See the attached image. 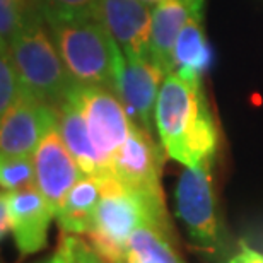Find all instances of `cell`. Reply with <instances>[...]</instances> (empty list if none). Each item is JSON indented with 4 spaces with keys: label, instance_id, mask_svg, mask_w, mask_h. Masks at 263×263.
Segmentation results:
<instances>
[{
    "label": "cell",
    "instance_id": "obj_1",
    "mask_svg": "<svg viewBox=\"0 0 263 263\" xmlns=\"http://www.w3.org/2000/svg\"><path fill=\"white\" fill-rule=\"evenodd\" d=\"M154 120L167 156L186 167L212 164L219 132L200 73H167L157 92Z\"/></svg>",
    "mask_w": 263,
    "mask_h": 263
},
{
    "label": "cell",
    "instance_id": "obj_2",
    "mask_svg": "<svg viewBox=\"0 0 263 263\" xmlns=\"http://www.w3.org/2000/svg\"><path fill=\"white\" fill-rule=\"evenodd\" d=\"M9 51L23 89L51 108H59L76 84L60 59L45 19L31 2L19 31L10 40Z\"/></svg>",
    "mask_w": 263,
    "mask_h": 263
},
{
    "label": "cell",
    "instance_id": "obj_3",
    "mask_svg": "<svg viewBox=\"0 0 263 263\" xmlns=\"http://www.w3.org/2000/svg\"><path fill=\"white\" fill-rule=\"evenodd\" d=\"M68 76L77 86H103L115 92L122 51L99 17L46 23Z\"/></svg>",
    "mask_w": 263,
    "mask_h": 263
},
{
    "label": "cell",
    "instance_id": "obj_4",
    "mask_svg": "<svg viewBox=\"0 0 263 263\" xmlns=\"http://www.w3.org/2000/svg\"><path fill=\"white\" fill-rule=\"evenodd\" d=\"M99 186L101 197L89 231L84 236L103 263L125 261L130 234L145 220H154L170 231L144 198L128 190L113 175L99 178Z\"/></svg>",
    "mask_w": 263,
    "mask_h": 263
},
{
    "label": "cell",
    "instance_id": "obj_5",
    "mask_svg": "<svg viewBox=\"0 0 263 263\" xmlns=\"http://www.w3.org/2000/svg\"><path fill=\"white\" fill-rule=\"evenodd\" d=\"M162 151L152 134L132 123L128 137L120 145L111 162V175L149 203L152 212L170 228L164 195L161 188Z\"/></svg>",
    "mask_w": 263,
    "mask_h": 263
},
{
    "label": "cell",
    "instance_id": "obj_6",
    "mask_svg": "<svg viewBox=\"0 0 263 263\" xmlns=\"http://www.w3.org/2000/svg\"><path fill=\"white\" fill-rule=\"evenodd\" d=\"M68 98L77 104L96 149L101 178L111 175L113 157L128 137L132 120L111 89L103 86H73Z\"/></svg>",
    "mask_w": 263,
    "mask_h": 263
},
{
    "label": "cell",
    "instance_id": "obj_7",
    "mask_svg": "<svg viewBox=\"0 0 263 263\" xmlns=\"http://www.w3.org/2000/svg\"><path fill=\"white\" fill-rule=\"evenodd\" d=\"M210 166H192L181 173L176 186V207L190 238L212 251L219 245V222Z\"/></svg>",
    "mask_w": 263,
    "mask_h": 263
},
{
    "label": "cell",
    "instance_id": "obj_8",
    "mask_svg": "<svg viewBox=\"0 0 263 263\" xmlns=\"http://www.w3.org/2000/svg\"><path fill=\"white\" fill-rule=\"evenodd\" d=\"M57 125V109L21 89L17 99L0 118V154L33 156L41 139Z\"/></svg>",
    "mask_w": 263,
    "mask_h": 263
},
{
    "label": "cell",
    "instance_id": "obj_9",
    "mask_svg": "<svg viewBox=\"0 0 263 263\" xmlns=\"http://www.w3.org/2000/svg\"><path fill=\"white\" fill-rule=\"evenodd\" d=\"M33 164L34 186L46 198L57 217L67 193L84 175L62 140L57 125L46 132L33 152Z\"/></svg>",
    "mask_w": 263,
    "mask_h": 263
},
{
    "label": "cell",
    "instance_id": "obj_10",
    "mask_svg": "<svg viewBox=\"0 0 263 263\" xmlns=\"http://www.w3.org/2000/svg\"><path fill=\"white\" fill-rule=\"evenodd\" d=\"M167 73L152 59L127 60L122 55L117 70L115 94L122 101L132 123L152 134L157 92Z\"/></svg>",
    "mask_w": 263,
    "mask_h": 263
},
{
    "label": "cell",
    "instance_id": "obj_11",
    "mask_svg": "<svg viewBox=\"0 0 263 263\" xmlns=\"http://www.w3.org/2000/svg\"><path fill=\"white\" fill-rule=\"evenodd\" d=\"M98 17L125 59H151V5L142 0H99Z\"/></svg>",
    "mask_w": 263,
    "mask_h": 263
},
{
    "label": "cell",
    "instance_id": "obj_12",
    "mask_svg": "<svg viewBox=\"0 0 263 263\" xmlns=\"http://www.w3.org/2000/svg\"><path fill=\"white\" fill-rule=\"evenodd\" d=\"M7 214L10 231L21 255H34L45 248L48 228L55 214L38 188L31 185L7 192Z\"/></svg>",
    "mask_w": 263,
    "mask_h": 263
},
{
    "label": "cell",
    "instance_id": "obj_13",
    "mask_svg": "<svg viewBox=\"0 0 263 263\" xmlns=\"http://www.w3.org/2000/svg\"><path fill=\"white\" fill-rule=\"evenodd\" d=\"M205 0H161L152 10L151 59L166 73L173 72V46L190 19H203Z\"/></svg>",
    "mask_w": 263,
    "mask_h": 263
},
{
    "label": "cell",
    "instance_id": "obj_14",
    "mask_svg": "<svg viewBox=\"0 0 263 263\" xmlns=\"http://www.w3.org/2000/svg\"><path fill=\"white\" fill-rule=\"evenodd\" d=\"M57 128L84 175L101 178V166H99L96 149L89 137L84 117L79 111L77 104L68 96L57 108Z\"/></svg>",
    "mask_w": 263,
    "mask_h": 263
},
{
    "label": "cell",
    "instance_id": "obj_15",
    "mask_svg": "<svg viewBox=\"0 0 263 263\" xmlns=\"http://www.w3.org/2000/svg\"><path fill=\"white\" fill-rule=\"evenodd\" d=\"M99 197H101L99 178L82 175L67 193L64 205L57 214L60 229L67 234H86L92 222Z\"/></svg>",
    "mask_w": 263,
    "mask_h": 263
},
{
    "label": "cell",
    "instance_id": "obj_16",
    "mask_svg": "<svg viewBox=\"0 0 263 263\" xmlns=\"http://www.w3.org/2000/svg\"><path fill=\"white\" fill-rule=\"evenodd\" d=\"M125 263H183L173 248L167 229L154 220H145L130 234Z\"/></svg>",
    "mask_w": 263,
    "mask_h": 263
},
{
    "label": "cell",
    "instance_id": "obj_17",
    "mask_svg": "<svg viewBox=\"0 0 263 263\" xmlns=\"http://www.w3.org/2000/svg\"><path fill=\"white\" fill-rule=\"evenodd\" d=\"M173 72H195L202 73L210 65L209 43L205 40L202 19H190L176 36L173 46Z\"/></svg>",
    "mask_w": 263,
    "mask_h": 263
},
{
    "label": "cell",
    "instance_id": "obj_18",
    "mask_svg": "<svg viewBox=\"0 0 263 263\" xmlns=\"http://www.w3.org/2000/svg\"><path fill=\"white\" fill-rule=\"evenodd\" d=\"M45 23L98 17L99 0H29Z\"/></svg>",
    "mask_w": 263,
    "mask_h": 263
},
{
    "label": "cell",
    "instance_id": "obj_19",
    "mask_svg": "<svg viewBox=\"0 0 263 263\" xmlns=\"http://www.w3.org/2000/svg\"><path fill=\"white\" fill-rule=\"evenodd\" d=\"M34 185L33 156L0 154V188L14 192Z\"/></svg>",
    "mask_w": 263,
    "mask_h": 263
},
{
    "label": "cell",
    "instance_id": "obj_20",
    "mask_svg": "<svg viewBox=\"0 0 263 263\" xmlns=\"http://www.w3.org/2000/svg\"><path fill=\"white\" fill-rule=\"evenodd\" d=\"M21 89H23V86H21L17 72H15L9 45L0 41V118L14 104Z\"/></svg>",
    "mask_w": 263,
    "mask_h": 263
},
{
    "label": "cell",
    "instance_id": "obj_21",
    "mask_svg": "<svg viewBox=\"0 0 263 263\" xmlns=\"http://www.w3.org/2000/svg\"><path fill=\"white\" fill-rule=\"evenodd\" d=\"M28 7L29 0H0V41L10 43L23 24Z\"/></svg>",
    "mask_w": 263,
    "mask_h": 263
},
{
    "label": "cell",
    "instance_id": "obj_22",
    "mask_svg": "<svg viewBox=\"0 0 263 263\" xmlns=\"http://www.w3.org/2000/svg\"><path fill=\"white\" fill-rule=\"evenodd\" d=\"M229 263H263V255L255 251L253 248H248L246 245H243L241 246V251L236 256H233Z\"/></svg>",
    "mask_w": 263,
    "mask_h": 263
},
{
    "label": "cell",
    "instance_id": "obj_23",
    "mask_svg": "<svg viewBox=\"0 0 263 263\" xmlns=\"http://www.w3.org/2000/svg\"><path fill=\"white\" fill-rule=\"evenodd\" d=\"M10 231L9 214H7V192H0V241Z\"/></svg>",
    "mask_w": 263,
    "mask_h": 263
},
{
    "label": "cell",
    "instance_id": "obj_24",
    "mask_svg": "<svg viewBox=\"0 0 263 263\" xmlns=\"http://www.w3.org/2000/svg\"><path fill=\"white\" fill-rule=\"evenodd\" d=\"M142 2H145L147 5H154V4H159L161 0H142Z\"/></svg>",
    "mask_w": 263,
    "mask_h": 263
},
{
    "label": "cell",
    "instance_id": "obj_25",
    "mask_svg": "<svg viewBox=\"0 0 263 263\" xmlns=\"http://www.w3.org/2000/svg\"><path fill=\"white\" fill-rule=\"evenodd\" d=\"M46 263H59V261H57V260H55V256H53V258H51L50 261H46Z\"/></svg>",
    "mask_w": 263,
    "mask_h": 263
},
{
    "label": "cell",
    "instance_id": "obj_26",
    "mask_svg": "<svg viewBox=\"0 0 263 263\" xmlns=\"http://www.w3.org/2000/svg\"><path fill=\"white\" fill-rule=\"evenodd\" d=\"M122 263H125V261H122Z\"/></svg>",
    "mask_w": 263,
    "mask_h": 263
}]
</instances>
